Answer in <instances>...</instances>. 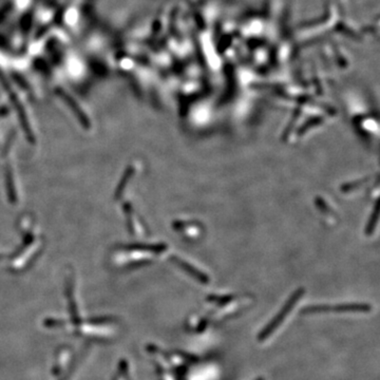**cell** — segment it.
Segmentation results:
<instances>
[{
	"instance_id": "cell-3",
	"label": "cell",
	"mask_w": 380,
	"mask_h": 380,
	"mask_svg": "<svg viewBox=\"0 0 380 380\" xmlns=\"http://www.w3.org/2000/svg\"><path fill=\"white\" fill-rule=\"evenodd\" d=\"M175 260V263L179 264L183 269H185V272H187L191 277H193L194 279H197L198 281L202 282V283H207L208 282V278L206 275H204L203 273L199 272V270L197 268H194L192 265L188 264L187 262L185 261H182L181 259L176 258L174 259Z\"/></svg>"
},
{
	"instance_id": "cell-4",
	"label": "cell",
	"mask_w": 380,
	"mask_h": 380,
	"mask_svg": "<svg viewBox=\"0 0 380 380\" xmlns=\"http://www.w3.org/2000/svg\"><path fill=\"white\" fill-rule=\"evenodd\" d=\"M378 214H379V211H378V203H377L376 207H375V210H374V214H373V218L371 217L370 221H369V223H368V225H367V233H368V234H370L371 232H373L374 228H375V225H376V223H377Z\"/></svg>"
},
{
	"instance_id": "cell-2",
	"label": "cell",
	"mask_w": 380,
	"mask_h": 380,
	"mask_svg": "<svg viewBox=\"0 0 380 380\" xmlns=\"http://www.w3.org/2000/svg\"><path fill=\"white\" fill-rule=\"evenodd\" d=\"M371 307L367 304L361 303H351V304H340V305L335 306H309L305 309H303L304 312H308V314H317V312H365L369 311Z\"/></svg>"
},
{
	"instance_id": "cell-1",
	"label": "cell",
	"mask_w": 380,
	"mask_h": 380,
	"mask_svg": "<svg viewBox=\"0 0 380 380\" xmlns=\"http://www.w3.org/2000/svg\"><path fill=\"white\" fill-rule=\"evenodd\" d=\"M303 292L304 291L302 289H300L292 295V297L289 299V301L284 304V306L281 308V310L279 311L278 314L274 317V319L270 321V322L263 328V331L259 334V336H258L259 341H265L270 335H273L276 332V329L278 328V326H280L283 323L284 319L289 316L290 311L294 308V306L296 305V303L299 301Z\"/></svg>"
}]
</instances>
